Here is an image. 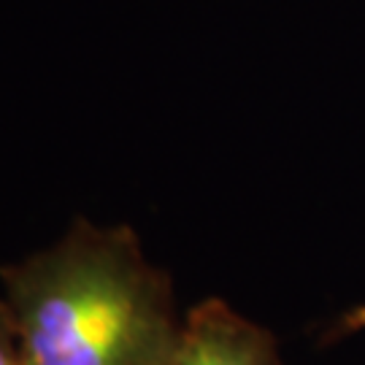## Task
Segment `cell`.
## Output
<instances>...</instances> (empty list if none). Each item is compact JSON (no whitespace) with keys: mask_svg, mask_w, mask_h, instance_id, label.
Listing matches in <instances>:
<instances>
[{"mask_svg":"<svg viewBox=\"0 0 365 365\" xmlns=\"http://www.w3.org/2000/svg\"><path fill=\"white\" fill-rule=\"evenodd\" d=\"M25 365H170L184 317L130 225L73 217L49 247L0 265Z\"/></svg>","mask_w":365,"mask_h":365,"instance_id":"obj_1","label":"cell"},{"mask_svg":"<svg viewBox=\"0 0 365 365\" xmlns=\"http://www.w3.org/2000/svg\"><path fill=\"white\" fill-rule=\"evenodd\" d=\"M170 365H284L271 330L247 319L220 298H206L184 314Z\"/></svg>","mask_w":365,"mask_h":365,"instance_id":"obj_2","label":"cell"},{"mask_svg":"<svg viewBox=\"0 0 365 365\" xmlns=\"http://www.w3.org/2000/svg\"><path fill=\"white\" fill-rule=\"evenodd\" d=\"M0 365H25L11 312L3 303V298H0Z\"/></svg>","mask_w":365,"mask_h":365,"instance_id":"obj_3","label":"cell"},{"mask_svg":"<svg viewBox=\"0 0 365 365\" xmlns=\"http://www.w3.org/2000/svg\"><path fill=\"white\" fill-rule=\"evenodd\" d=\"M365 327V306H357L352 312L341 314L339 325L330 330V336L333 339H341V336H352L357 330H363Z\"/></svg>","mask_w":365,"mask_h":365,"instance_id":"obj_4","label":"cell"}]
</instances>
